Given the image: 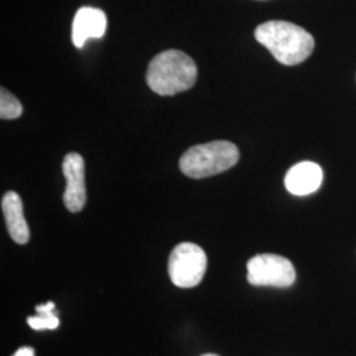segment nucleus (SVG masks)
Returning a JSON list of instances; mask_svg holds the SVG:
<instances>
[{"label": "nucleus", "instance_id": "obj_8", "mask_svg": "<svg viewBox=\"0 0 356 356\" xmlns=\"http://www.w3.org/2000/svg\"><path fill=\"white\" fill-rule=\"evenodd\" d=\"M107 28L106 13L99 8L82 7L73 20L72 40L76 48H82L89 38H101Z\"/></svg>", "mask_w": 356, "mask_h": 356}, {"label": "nucleus", "instance_id": "obj_2", "mask_svg": "<svg viewBox=\"0 0 356 356\" xmlns=\"http://www.w3.org/2000/svg\"><path fill=\"white\" fill-rule=\"evenodd\" d=\"M197 65L184 51L169 49L157 54L148 65L147 83L156 94L176 95L191 89L197 81Z\"/></svg>", "mask_w": 356, "mask_h": 356}, {"label": "nucleus", "instance_id": "obj_13", "mask_svg": "<svg viewBox=\"0 0 356 356\" xmlns=\"http://www.w3.org/2000/svg\"><path fill=\"white\" fill-rule=\"evenodd\" d=\"M202 356H218V355H216V354H206V355H202Z\"/></svg>", "mask_w": 356, "mask_h": 356}, {"label": "nucleus", "instance_id": "obj_12", "mask_svg": "<svg viewBox=\"0 0 356 356\" xmlns=\"http://www.w3.org/2000/svg\"><path fill=\"white\" fill-rule=\"evenodd\" d=\"M13 356H35V350L32 347L24 346L22 348H19Z\"/></svg>", "mask_w": 356, "mask_h": 356}, {"label": "nucleus", "instance_id": "obj_7", "mask_svg": "<svg viewBox=\"0 0 356 356\" xmlns=\"http://www.w3.org/2000/svg\"><path fill=\"white\" fill-rule=\"evenodd\" d=\"M322 181V168L312 161H302L292 166L284 179L286 191L297 197L316 193L321 188Z\"/></svg>", "mask_w": 356, "mask_h": 356}, {"label": "nucleus", "instance_id": "obj_6", "mask_svg": "<svg viewBox=\"0 0 356 356\" xmlns=\"http://www.w3.org/2000/svg\"><path fill=\"white\" fill-rule=\"evenodd\" d=\"M63 173L66 178L65 206L70 213H79L88 198L83 157L79 153H67L63 161Z\"/></svg>", "mask_w": 356, "mask_h": 356}, {"label": "nucleus", "instance_id": "obj_1", "mask_svg": "<svg viewBox=\"0 0 356 356\" xmlns=\"http://www.w3.org/2000/svg\"><path fill=\"white\" fill-rule=\"evenodd\" d=\"M254 38L282 65L304 63L314 51V38L302 26L289 22L273 20L256 28Z\"/></svg>", "mask_w": 356, "mask_h": 356}, {"label": "nucleus", "instance_id": "obj_11", "mask_svg": "<svg viewBox=\"0 0 356 356\" xmlns=\"http://www.w3.org/2000/svg\"><path fill=\"white\" fill-rule=\"evenodd\" d=\"M23 114V106L6 89L0 91V118L3 120H13Z\"/></svg>", "mask_w": 356, "mask_h": 356}, {"label": "nucleus", "instance_id": "obj_9", "mask_svg": "<svg viewBox=\"0 0 356 356\" xmlns=\"http://www.w3.org/2000/svg\"><path fill=\"white\" fill-rule=\"evenodd\" d=\"M1 210L13 242L26 244L29 241V227L24 216L23 201L19 194L15 191L6 193L1 198Z\"/></svg>", "mask_w": 356, "mask_h": 356}, {"label": "nucleus", "instance_id": "obj_5", "mask_svg": "<svg viewBox=\"0 0 356 356\" xmlns=\"http://www.w3.org/2000/svg\"><path fill=\"white\" fill-rule=\"evenodd\" d=\"M247 280L254 286L288 288L296 280V269L280 254H257L247 263Z\"/></svg>", "mask_w": 356, "mask_h": 356}, {"label": "nucleus", "instance_id": "obj_4", "mask_svg": "<svg viewBox=\"0 0 356 356\" xmlns=\"http://www.w3.org/2000/svg\"><path fill=\"white\" fill-rule=\"evenodd\" d=\"M207 269V256L194 243H181L169 256L168 273L178 288H194L202 279Z\"/></svg>", "mask_w": 356, "mask_h": 356}, {"label": "nucleus", "instance_id": "obj_10", "mask_svg": "<svg viewBox=\"0 0 356 356\" xmlns=\"http://www.w3.org/2000/svg\"><path fill=\"white\" fill-rule=\"evenodd\" d=\"M38 316L28 317L26 322L33 330H54L60 326V319L54 313V304L47 302L44 305L36 306Z\"/></svg>", "mask_w": 356, "mask_h": 356}, {"label": "nucleus", "instance_id": "obj_3", "mask_svg": "<svg viewBox=\"0 0 356 356\" xmlns=\"http://www.w3.org/2000/svg\"><path fill=\"white\" fill-rule=\"evenodd\" d=\"M238 147L226 140L194 145L179 160L181 172L191 178H206L229 170L239 161Z\"/></svg>", "mask_w": 356, "mask_h": 356}]
</instances>
